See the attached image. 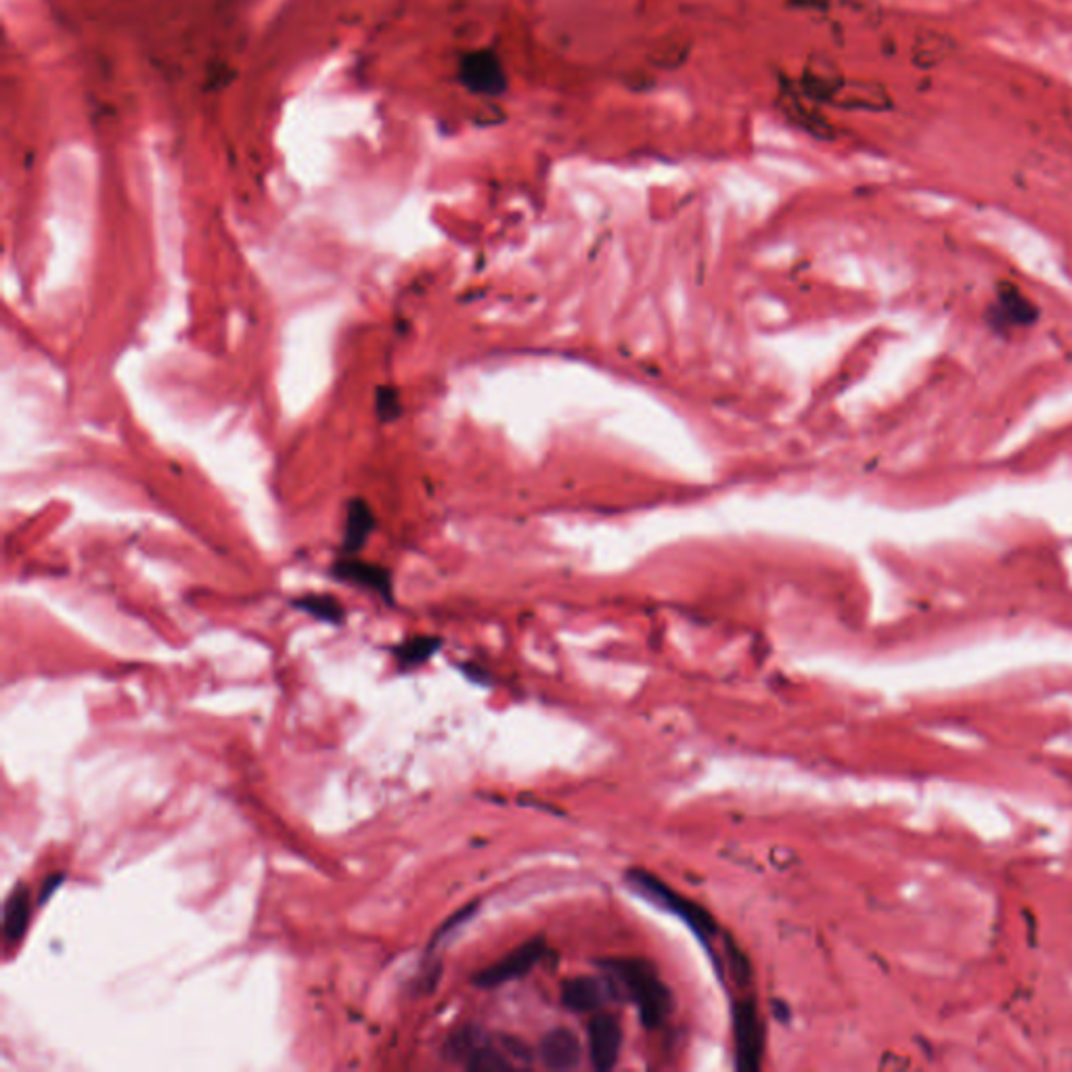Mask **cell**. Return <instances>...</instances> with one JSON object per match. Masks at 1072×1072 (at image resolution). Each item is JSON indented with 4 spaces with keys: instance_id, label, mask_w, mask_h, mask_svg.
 <instances>
[{
    "instance_id": "2e32d148",
    "label": "cell",
    "mask_w": 1072,
    "mask_h": 1072,
    "mask_svg": "<svg viewBox=\"0 0 1072 1072\" xmlns=\"http://www.w3.org/2000/svg\"><path fill=\"white\" fill-rule=\"evenodd\" d=\"M378 415L382 421H394L401 415V401L394 388H380L378 390Z\"/></svg>"
},
{
    "instance_id": "7c38bea8",
    "label": "cell",
    "mask_w": 1072,
    "mask_h": 1072,
    "mask_svg": "<svg viewBox=\"0 0 1072 1072\" xmlns=\"http://www.w3.org/2000/svg\"><path fill=\"white\" fill-rule=\"evenodd\" d=\"M802 86L811 99L830 102L838 95L843 80L823 57H813L805 70Z\"/></svg>"
},
{
    "instance_id": "5b68a950",
    "label": "cell",
    "mask_w": 1072,
    "mask_h": 1072,
    "mask_svg": "<svg viewBox=\"0 0 1072 1072\" xmlns=\"http://www.w3.org/2000/svg\"><path fill=\"white\" fill-rule=\"evenodd\" d=\"M461 84L480 97H499L508 91V74L499 55L490 49L465 52L460 61Z\"/></svg>"
},
{
    "instance_id": "9c48e42d",
    "label": "cell",
    "mask_w": 1072,
    "mask_h": 1072,
    "mask_svg": "<svg viewBox=\"0 0 1072 1072\" xmlns=\"http://www.w3.org/2000/svg\"><path fill=\"white\" fill-rule=\"evenodd\" d=\"M538 1058L549 1071H572L581 1064L583 1046L574 1031L553 1028L543 1037Z\"/></svg>"
},
{
    "instance_id": "52a82bcc",
    "label": "cell",
    "mask_w": 1072,
    "mask_h": 1072,
    "mask_svg": "<svg viewBox=\"0 0 1072 1072\" xmlns=\"http://www.w3.org/2000/svg\"><path fill=\"white\" fill-rule=\"evenodd\" d=\"M588 1056L597 1071H610L618 1062L622 1047V1026L618 1019L597 1012L588 1022Z\"/></svg>"
},
{
    "instance_id": "30bf717a",
    "label": "cell",
    "mask_w": 1072,
    "mask_h": 1072,
    "mask_svg": "<svg viewBox=\"0 0 1072 1072\" xmlns=\"http://www.w3.org/2000/svg\"><path fill=\"white\" fill-rule=\"evenodd\" d=\"M333 574L340 581L355 583L358 587L371 588L388 604H392V576L378 563L358 562V560H342L335 563Z\"/></svg>"
},
{
    "instance_id": "8fae6325",
    "label": "cell",
    "mask_w": 1072,
    "mask_h": 1072,
    "mask_svg": "<svg viewBox=\"0 0 1072 1072\" xmlns=\"http://www.w3.org/2000/svg\"><path fill=\"white\" fill-rule=\"evenodd\" d=\"M29 893L26 886H15L4 901L2 912V937L7 945H15L26 934L29 924Z\"/></svg>"
},
{
    "instance_id": "ac0fdd59",
    "label": "cell",
    "mask_w": 1072,
    "mask_h": 1072,
    "mask_svg": "<svg viewBox=\"0 0 1072 1072\" xmlns=\"http://www.w3.org/2000/svg\"><path fill=\"white\" fill-rule=\"evenodd\" d=\"M61 882H63V873H55V876H49V878L45 880V884H43V891H40V896H38V903H40V905H45V903L49 901V896L57 891V886H59Z\"/></svg>"
},
{
    "instance_id": "5bb4252c",
    "label": "cell",
    "mask_w": 1072,
    "mask_h": 1072,
    "mask_svg": "<svg viewBox=\"0 0 1072 1072\" xmlns=\"http://www.w3.org/2000/svg\"><path fill=\"white\" fill-rule=\"evenodd\" d=\"M294 606L302 612L310 614L312 618H317L321 622H330V624H342L344 616H346L342 604L330 595H307L302 599H296Z\"/></svg>"
},
{
    "instance_id": "277c9868",
    "label": "cell",
    "mask_w": 1072,
    "mask_h": 1072,
    "mask_svg": "<svg viewBox=\"0 0 1072 1072\" xmlns=\"http://www.w3.org/2000/svg\"><path fill=\"white\" fill-rule=\"evenodd\" d=\"M736 1064L743 1072L759 1071L765 1051V1024L752 999L736 1001L731 1010Z\"/></svg>"
},
{
    "instance_id": "7a4b0ae2",
    "label": "cell",
    "mask_w": 1072,
    "mask_h": 1072,
    "mask_svg": "<svg viewBox=\"0 0 1072 1072\" xmlns=\"http://www.w3.org/2000/svg\"><path fill=\"white\" fill-rule=\"evenodd\" d=\"M627 880L631 882L633 891H638L641 896L650 898L652 903L663 907L664 912L683 919L704 945H708L715 939V918L706 909H702L698 903H693L683 894L672 891L660 878H656L654 873L643 871V869H633L627 873Z\"/></svg>"
},
{
    "instance_id": "ba28073f",
    "label": "cell",
    "mask_w": 1072,
    "mask_h": 1072,
    "mask_svg": "<svg viewBox=\"0 0 1072 1072\" xmlns=\"http://www.w3.org/2000/svg\"><path fill=\"white\" fill-rule=\"evenodd\" d=\"M612 997V982L595 976H576L562 987L563 1005L576 1014H597Z\"/></svg>"
},
{
    "instance_id": "8992f818",
    "label": "cell",
    "mask_w": 1072,
    "mask_h": 1072,
    "mask_svg": "<svg viewBox=\"0 0 1072 1072\" xmlns=\"http://www.w3.org/2000/svg\"><path fill=\"white\" fill-rule=\"evenodd\" d=\"M545 943L543 941H531L517 949H513L503 960L495 962L483 972L476 974L474 982L483 989H495L501 985H508L511 980L524 978L526 974L535 970L538 962L545 957Z\"/></svg>"
},
{
    "instance_id": "3957f363",
    "label": "cell",
    "mask_w": 1072,
    "mask_h": 1072,
    "mask_svg": "<svg viewBox=\"0 0 1072 1072\" xmlns=\"http://www.w3.org/2000/svg\"><path fill=\"white\" fill-rule=\"evenodd\" d=\"M444 1058L467 1071H510L513 1062L501 1044L480 1026H461L444 1044Z\"/></svg>"
},
{
    "instance_id": "9a60e30c",
    "label": "cell",
    "mask_w": 1072,
    "mask_h": 1072,
    "mask_svg": "<svg viewBox=\"0 0 1072 1072\" xmlns=\"http://www.w3.org/2000/svg\"><path fill=\"white\" fill-rule=\"evenodd\" d=\"M438 647H440L438 639L417 638L398 645L394 652H396L398 663L403 664L405 668H410V666L424 664L428 658H432Z\"/></svg>"
},
{
    "instance_id": "6da1fadb",
    "label": "cell",
    "mask_w": 1072,
    "mask_h": 1072,
    "mask_svg": "<svg viewBox=\"0 0 1072 1072\" xmlns=\"http://www.w3.org/2000/svg\"><path fill=\"white\" fill-rule=\"evenodd\" d=\"M604 968L635 1003L639 1021L645 1028H656L664 1024L672 1010V996L658 972L647 962L633 957L610 960L604 964Z\"/></svg>"
},
{
    "instance_id": "4fadbf2b",
    "label": "cell",
    "mask_w": 1072,
    "mask_h": 1072,
    "mask_svg": "<svg viewBox=\"0 0 1072 1072\" xmlns=\"http://www.w3.org/2000/svg\"><path fill=\"white\" fill-rule=\"evenodd\" d=\"M376 528V515L371 508L362 501V499H355L348 508V515H346V531H344V551L346 553H357L367 538L371 536Z\"/></svg>"
},
{
    "instance_id": "e0dca14e",
    "label": "cell",
    "mask_w": 1072,
    "mask_h": 1072,
    "mask_svg": "<svg viewBox=\"0 0 1072 1072\" xmlns=\"http://www.w3.org/2000/svg\"><path fill=\"white\" fill-rule=\"evenodd\" d=\"M499 1044L503 1047V1051L510 1056L511 1062H522V1064H533L535 1060V1053L533 1049L526 1046L524 1041H520L517 1037H501Z\"/></svg>"
}]
</instances>
